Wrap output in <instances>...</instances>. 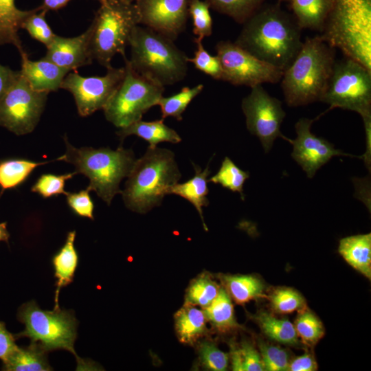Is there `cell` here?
<instances>
[{
  "label": "cell",
  "instance_id": "42",
  "mask_svg": "<svg viewBox=\"0 0 371 371\" xmlns=\"http://www.w3.org/2000/svg\"><path fill=\"white\" fill-rule=\"evenodd\" d=\"M76 172L63 175L43 174L41 175L31 188V191L47 199L60 194H67L65 182L71 179Z\"/></svg>",
  "mask_w": 371,
  "mask_h": 371
},
{
  "label": "cell",
  "instance_id": "43",
  "mask_svg": "<svg viewBox=\"0 0 371 371\" xmlns=\"http://www.w3.org/2000/svg\"><path fill=\"white\" fill-rule=\"evenodd\" d=\"M265 370L287 371L290 361L288 352L279 346L259 340L258 343Z\"/></svg>",
  "mask_w": 371,
  "mask_h": 371
},
{
  "label": "cell",
  "instance_id": "38",
  "mask_svg": "<svg viewBox=\"0 0 371 371\" xmlns=\"http://www.w3.org/2000/svg\"><path fill=\"white\" fill-rule=\"evenodd\" d=\"M196 346L199 363L203 368L212 371H225L227 369L229 354L220 350L213 341L202 339Z\"/></svg>",
  "mask_w": 371,
  "mask_h": 371
},
{
  "label": "cell",
  "instance_id": "19",
  "mask_svg": "<svg viewBox=\"0 0 371 371\" xmlns=\"http://www.w3.org/2000/svg\"><path fill=\"white\" fill-rule=\"evenodd\" d=\"M76 236V232L75 230L68 232L65 244L52 259L54 269V278L56 280L54 308H60L58 297L60 289L70 284L75 276L79 260L78 251L74 245Z\"/></svg>",
  "mask_w": 371,
  "mask_h": 371
},
{
  "label": "cell",
  "instance_id": "29",
  "mask_svg": "<svg viewBox=\"0 0 371 371\" xmlns=\"http://www.w3.org/2000/svg\"><path fill=\"white\" fill-rule=\"evenodd\" d=\"M54 160L36 162L23 158H8L0 160L1 194L6 190L16 188L21 185L38 166Z\"/></svg>",
  "mask_w": 371,
  "mask_h": 371
},
{
  "label": "cell",
  "instance_id": "16",
  "mask_svg": "<svg viewBox=\"0 0 371 371\" xmlns=\"http://www.w3.org/2000/svg\"><path fill=\"white\" fill-rule=\"evenodd\" d=\"M189 0H137L139 24L175 41L186 27Z\"/></svg>",
  "mask_w": 371,
  "mask_h": 371
},
{
  "label": "cell",
  "instance_id": "25",
  "mask_svg": "<svg viewBox=\"0 0 371 371\" xmlns=\"http://www.w3.org/2000/svg\"><path fill=\"white\" fill-rule=\"evenodd\" d=\"M47 352L39 345L19 347L3 361L5 371H49L53 368L47 361Z\"/></svg>",
  "mask_w": 371,
  "mask_h": 371
},
{
  "label": "cell",
  "instance_id": "9",
  "mask_svg": "<svg viewBox=\"0 0 371 371\" xmlns=\"http://www.w3.org/2000/svg\"><path fill=\"white\" fill-rule=\"evenodd\" d=\"M124 60V77L103 109L106 119L118 128L142 120L164 91V86L136 72L126 57Z\"/></svg>",
  "mask_w": 371,
  "mask_h": 371
},
{
  "label": "cell",
  "instance_id": "51",
  "mask_svg": "<svg viewBox=\"0 0 371 371\" xmlns=\"http://www.w3.org/2000/svg\"><path fill=\"white\" fill-rule=\"evenodd\" d=\"M278 2L280 3H282V2H288L289 3L291 0H277Z\"/></svg>",
  "mask_w": 371,
  "mask_h": 371
},
{
  "label": "cell",
  "instance_id": "23",
  "mask_svg": "<svg viewBox=\"0 0 371 371\" xmlns=\"http://www.w3.org/2000/svg\"><path fill=\"white\" fill-rule=\"evenodd\" d=\"M293 16L300 27L322 32L333 0H291Z\"/></svg>",
  "mask_w": 371,
  "mask_h": 371
},
{
  "label": "cell",
  "instance_id": "39",
  "mask_svg": "<svg viewBox=\"0 0 371 371\" xmlns=\"http://www.w3.org/2000/svg\"><path fill=\"white\" fill-rule=\"evenodd\" d=\"M271 306L274 311L289 314L306 308L304 297L291 288H278L269 297Z\"/></svg>",
  "mask_w": 371,
  "mask_h": 371
},
{
  "label": "cell",
  "instance_id": "30",
  "mask_svg": "<svg viewBox=\"0 0 371 371\" xmlns=\"http://www.w3.org/2000/svg\"><path fill=\"white\" fill-rule=\"evenodd\" d=\"M254 319L262 333L271 340L291 346L300 344L294 324L286 319H281L266 312H260Z\"/></svg>",
  "mask_w": 371,
  "mask_h": 371
},
{
  "label": "cell",
  "instance_id": "22",
  "mask_svg": "<svg viewBox=\"0 0 371 371\" xmlns=\"http://www.w3.org/2000/svg\"><path fill=\"white\" fill-rule=\"evenodd\" d=\"M192 165L195 171L194 177L184 183H177L172 186L168 190V194L180 196L192 203L198 211L205 230L207 231L203 219V207L207 206L210 203L207 195L209 193L207 177L210 170L208 166L202 170L199 166L194 163Z\"/></svg>",
  "mask_w": 371,
  "mask_h": 371
},
{
  "label": "cell",
  "instance_id": "35",
  "mask_svg": "<svg viewBox=\"0 0 371 371\" xmlns=\"http://www.w3.org/2000/svg\"><path fill=\"white\" fill-rule=\"evenodd\" d=\"M249 177V172L238 167L229 157H225L221 168L208 181L218 183L234 192H238L244 201L243 186Z\"/></svg>",
  "mask_w": 371,
  "mask_h": 371
},
{
  "label": "cell",
  "instance_id": "47",
  "mask_svg": "<svg viewBox=\"0 0 371 371\" xmlns=\"http://www.w3.org/2000/svg\"><path fill=\"white\" fill-rule=\"evenodd\" d=\"M20 74V71H14L9 67L0 64V99L14 83Z\"/></svg>",
  "mask_w": 371,
  "mask_h": 371
},
{
  "label": "cell",
  "instance_id": "32",
  "mask_svg": "<svg viewBox=\"0 0 371 371\" xmlns=\"http://www.w3.org/2000/svg\"><path fill=\"white\" fill-rule=\"evenodd\" d=\"M229 356L232 370H265L260 352L249 341L244 340L239 344H231Z\"/></svg>",
  "mask_w": 371,
  "mask_h": 371
},
{
  "label": "cell",
  "instance_id": "10",
  "mask_svg": "<svg viewBox=\"0 0 371 371\" xmlns=\"http://www.w3.org/2000/svg\"><path fill=\"white\" fill-rule=\"evenodd\" d=\"M320 102L328 104L330 109L355 111L363 125L371 124V71L346 56L335 61Z\"/></svg>",
  "mask_w": 371,
  "mask_h": 371
},
{
  "label": "cell",
  "instance_id": "20",
  "mask_svg": "<svg viewBox=\"0 0 371 371\" xmlns=\"http://www.w3.org/2000/svg\"><path fill=\"white\" fill-rule=\"evenodd\" d=\"M175 329L179 341L194 346L207 334V319L203 309L184 304L174 315Z\"/></svg>",
  "mask_w": 371,
  "mask_h": 371
},
{
  "label": "cell",
  "instance_id": "49",
  "mask_svg": "<svg viewBox=\"0 0 371 371\" xmlns=\"http://www.w3.org/2000/svg\"><path fill=\"white\" fill-rule=\"evenodd\" d=\"M10 233L7 229V223H0V242L3 241L8 244Z\"/></svg>",
  "mask_w": 371,
  "mask_h": 371
},
{
  "label": "cell",
  "instance_id": "21",
  "mask_svg": "<svg viewBox=\"0 0 371 371\" xmlns=\"http://www.w3.org/2000/svg\"><path fill=\"white\" fill-rule=\"evenodd\" d=\"M338 252L344 260L368 279H371V234L344 237Z\"/></svg>",
  "mask_w": 371,
  "mask_h": 371
},
{
  "label": "cell",
  "instance_id": "24",
  "mask_svg": "<svg viewBox=\"0 0 371 371\" xmlns=\"http://www.w3.org/2000/svg\"><path fill=\"white\" fill-rule=\"evenodd\" d=\"M163 119L151 122L142 120L127 126L119 128L116 134L121 139L129 135H136L149 143V147H156L161 142L177 144L181 142L179 135L172 128L166 126Z\"/></svg>",
  "mask_w": 371,
  "mask_h": 371
},
{
  "label": "cell",
  "instance_id": "5",
  "mask_svg": "<svg viewBox=\"0 0 371 371\" xmlns=\"http://www.w3.org/2000/svg\"><path fill=\"white\" fill-rule=\"evenodd\" d=\"M319 36L371 71V0H333Z\"/></svg>",
  "mask_w": 371,
  "mask_h": 371
},
{
  "label": "cell",
  "instance_id": "34",
  "mask_svg": "<svg viewBox=\"0 0 371 371\" xmlns=\"http://www.w3.org/2000/svg\"><path fill=\"white\" fill-rule=\"evenodd\" d=\"M203 85L199 84L192 88L184 87L181 90L171 96L161 97L157 102L161 108V119L171 116L180 121L182 120V114L188 105L196 97L203 89Z\"/></svg>",
  "mask_w": 371,
  "mask_h": 371
},
{
  "label": "cell",
  "instance_id": "40",
  "mask_svg": "<svg viewBox=\"0 0 371 371\" xmlns=\"http://www.w3.org/2000/svg\"><path fill=\"white\" fill-rule=\"evenodd\" d=\"M210 6L206 1L189 0L188 13L193 21V33L199 39L211 36L212 19L210 12Z\"/></svg>",
  "mask_w": 371,
  "mask_h": 371
},
{
  "label": "cell",
  "instance_id": "1",
  "mask_svg": "<svg viewBox=\"0 0 371 371\" xmlns=\"http://www.w3.org/2000/svg\"><path fill=\"white\" fill-rule=\"evenodd\" d=\"M243 25L234 43L283 72L302 47V29L278 1L264 3Z\"/></svg>",
  "mask_w": 371,
  "mask_h": 371
},
{
  "label": "cell",
  "instance_id": "26",
  "mask_svg": "<svg viewBox=\"0 0 371 371\" xmlns=\"http://www.w3.org/2000/svg\"><path fill=\"white\" fill-rule=\"evenodd\" d=\"M32 10H23L15 5V0H0V46L14 45L19 53L23 49L19 31Z\"/></svg>",
  "mask_w": 371,
  "mask_h": 371
},
{
  "label": "cell",
  "instance_id": "15",
  "mask_svg": "<svg viewBox=\"0 0 371 371\" xmlns=\"http://www.w3.org/2000/svg\"><path fill=\"white\" fill-rule=\"evenodd\" d=\"M315 119L301 118L295 124L297 137L289 142L293 145L291 157L306 172L308 178L334 156L354 155L336 149L334 145L323 137H317L311 131Z\"/></svg>",
  "mask_w": 371,
  "mask_h": 371
},
{
  "label": "cell",
  "instance_id": "13",
  "mask_svg": "<svg viewBox=\"0 0 371 371\" xmlns=\"http://www.w3.org/2000/svg\"><path fill=\"white\" fill-rule=\"evenodd\" d=\"M241 108L247 130L260 139L265 153L271 150L278 137L289 142L280 131L286 116L282 102L270 95L262 85L251 87L250 93L242 100Z\"/></svg>",
  "mask_w": 371,
  "mask_h": 371
},
{
  "label": "cell",
  "instance_id": "12",
  "mask_svg": "<svg viewBox=\"0 0 371 371\" xmlns=\"http://www.w3.org/2000/svg\"><path fill=\"white\" fill-rule=\"evenodd\" d=\"M223 70L222 80L236 86L254 87L263 83H277L283 71L258 58L234 42L220 41L216 45Z\"/></svg>",
  "mask_w": 371,
  "mask_h": 371
},
{
  "label": "cell",
  "instance_id": "27",
  "mask_svg": "<svg viewBox=\"0 0 371 371\" xmlns=\"http://www.w3.org/2000/svg\"><path fill=\"white\" fill-rule=\"evenodd\" d=\"M221 282L230 297L238 304L265 297V284L251 275H221Z\"/></svg>",
  "mask_w": 371,
  "mask_h": 371
},
{
  "label": "cell",
  "instance_id": "45",
  "mask_svg": "<svg viewBox=\"0 0 371 371\" xmlns=\"http://www.w3.org/2000/svg\"><path fill=\"white\" fill-rule=\"evenodd\" d=\"M15 335L10 333L3 322L0 321V359L5 360L17 348Z\"/></svg>",
  "mask_w": 371,
  "mask_h": 371
},
{
  "label": "cell",
  "instance_id": "18",
  "mask_svg": "<svg viewBox=\"0 0 371 371\" xmlns=\"http://www.w3.org/2000/svg\"><path fill=\"white\" fill-rule=\"evenodd\" d=\"M21 73L30 87L38 91H56L70 72L43 57L38 60L29 58L25 50L20 52Z\"/></svg>",
  "mask_w": 371,
  "mask_h": 371
},
{
  "label": "cell",
  "instance_id": "50",
  "mask_svg": "<svg viewBox=\"0 0 371 371\" xmlns=\"http://www.w3.org/2000/svg\"><path fill=\"white\" fill-rule=\"evenodd\" d=\"M122 1L126 3H135L137 0H122Z\"/></svg>",
  "mask_w": 371,
  "mask_h": 371
},
{
  "label": "cell",
  "instance_id": "36",
  "mask_svg": "<svg viewBox=\"0 0 371 371\" xmlns=\"http://www.w3.org/2000/svg\"><path fill=\"white\" fill-rule=\"evenodd\" d=\"M47 12L42 5L32 9L21 26L31 37L43 43L46 47L52 43L56 35L46 21Z\"/></svg>",
  "mask_w": 371,
  "mask_h": 371
},
{
  "label": "cell",
  "instance_id": "28",
  "mask_svg": "<svg viewBox=\"0 0 371 371\" xmlns=\"http://www.w3.org/2000/svg\"><path fill=\"white\" fill-rule=\"evenodd\" d=\"M203 311L207 322L217 332L226 333L240 327L234 316L232 298L223 287H221L216 297Z\"/></svg>",
  "mask_w": 371,
  "mask_h": 371
},
{
  "label": "cell",
  "instance_id": "4",
  "mask_svg": "<svg viewBox=\"0 0 371 371\" xmlns=\"http://www.w3.org/2000/svg\"><path fill=\"white\" fill-rule=\"evenodd\" d=\"M66 152L58 158L74 166L76 172L87 177L89 184L87 188L94 191L107 205L113 197L121 194L120 184L129 175L136 160L131 149L122 146L113 150L110 148H76L64 137Z\"/></svg>",
  "mask_w": 371,
  "mask_h": 371
},
{
  "label": "cell",
  "instance_id": "33",
  "mask_svg": "<svg viewBox=\"0 0 371 371\" xmlns=\"http://www.w3.org/2000/svg\"><path fill=\"white\" fill-rule=\"evenodd\" d=\"M210 8L243 24L267 0H205Z\"/></svg>",
  "mask_w": 371,
  "mask_h": 371
},
{
  "label": "cell",
  "instance_id": "17",
  "mask_svg": "<svg viewBox=\"0 0 371 371\" xmlns=\"http://www.w3.org/2000/svg\"><path fill=\"white\" fill-rule=\"evenodd\" d=\"M91 27L75 37L56 35L47 47L45 58L69 71L91 64L93 59L89 48Z\"/></svg>",
  "mask_w": 371,
  "mask_h": 371
},
{
  "label": "cell",
  "instance_id": "7",
  "mask_svg": "<svg viewBox=\"0 0 371 371\" xmlns=\"http://www.w3.org/2000/svg\"><path fill=\"white\" fill-rule=\"evenodd\" d=\"M139 25L135 3L109 0L100 3L89 26V48L93 60L108 69L114 56L126 58L125 49L133 28Z\"/></svg>",
  "mask_w": 371,
  "mask_h": 371
},
{
  "label": "cell",
  "instance_id": "3",
  "mask_svg": "<svg viewBox=\"0 0 371 371\" xmlns=\"http://www.w3.org/2000/svg\"><path fill=\"white\" fill-rule=\"evenodd\" d=\"M181 177L172 151L148 146L135 160L122 190L126 207L139 214L148 212L160 205L168 189Z\"/></svg>",
  "mask_w": 371,
  "mask_h": 371
},
{
  "label": "cell",
  "instance_id": "44",
  "mask_svg": "<svg viewBox=\"0 0 371 371\" xmlns=\"http://www.w3.org/2000/svg\"><path fill=\"white\" fill-rule=\"evenodd\" d=\"M89 190H80L78 192H67V205L76 215L93 220L94 204L90 196Z\"/></svg>",
  "mask_w": 371,
  "mask_h": 371
},
{
  "label": "cell",
  "instance_id": "2",
  "mask_svg": "<svg viewBox=\"0 0 371 371\" xmlns=\"http://www.w3.org/2000/svg\"><path fill=\"white\" fill-rule=\"evenodd\" d=\"M335 61V48L319 35L306 38L280 80L286 104L293 107L320 101Z\"/></svg>",
  "mask_w": 371,
  "mask_h": 371
},
{
  "label": "cell",
  "instance_id": "11",
  "mask_svg": "<svg viewBox=\"0 0 371 371\" xmlns=\"http://www.w3.org/2000/svg\"><path fill=\"white\" fill-rule=\"evenodd\" d=\"M48 93L33 89L20 71L0 99V126L16 135L32 132L44 111Z\"/></svg>",
  "mask_w": 371,
  "mask_h": 371
},
{
  "label": "cell",
  "instance_id": "41",
  "mask_svg": "<svg viewBox=\"0 0 371 371\" xmlns=\"http://www.w3.org/2000/svg\"><path fill=\"white\" fill-rule=\"evenodd\" d=\"M201 39L195 38L196 45L193 58H188V62L194 65L198 70L209 75L215 80H222L223 70L218 56L211 55L203 47Z\"/></svg>",
  "mask_w": 371,
  "mask_h": 371
},
{
  "label": "cell",
  "instance_id": "52",
  "mask_svg": "<svg viewBox=\"0 0 371 371\" xmlns=\"http://www.w3.org/2000/svg\"><path fill=\"white\" fill-rule=\"evenodd\" d=\"M98 1L100 2V3H102V2H104V1H109V0H98Z\"/></svg>",
  "mask_w": 371,
  "mask_h": 371
},
{
  "label": "cell",
  "instance_id": "14",
  "mask_svg": "<svg viewBox=\"0 0 371 371\" xmlns=\"http://www.w3.org/2000/svg\"><path fill=\"white\" fill-rule=\"evenodd\" d=\"M105 75L84 77L76 71L69 72L60 88L69 91L75 100L78 114L87 117L103 109L124 75V67H111Z\"/></svg>",
  "mask_w": 371,
  "mask_h": 371
},
{
  "label": "cell",
  "instance_id": "6",
  "mask_svg": "<svg viewBox=\"0 0 371 371\" xmlns=\"http://www.w3.org/2000/svg\"><path fill=\"white\" fill-rule=\"evenodd\" d=\"M174 41L147 27L135 26L130 36L129 63L138 74L159 84L181 81L188 71V56Z\"/></svg>",
  "mask_w": 371,
  "mask_h": 371
},
{
  "label": "cell",
  "instance_id": "48",
  "mask_svg": "<svg viewBox=\"0 0 371 371\" xmlns=\"http://www.w3.org/2000/svg\"><path fill=\"white\" fill-rule=\"evenodd\" d=\"M43 4L41 5L43 8L49 10L56 11L58 10L65 6L71 1V0H42Z\"/></svg>",
  "mask_w": 371,
  "mask_h": 371
},
{
  "label": "cell",
  "instance_id": "31",
  "mask_svg": "<svg viewBox=\"0 0 371 371\" xmlns=\"http://www.w3.org/2000/svg\"><path fill=\"white\" fill-rule=\"evenodd\" d=\"M221 287L210 273L203 272L190 281L186 291L184 304L203 309L216 297Z\"/></svg>",
  "mask_w": 371,
  "mask_h": 371
},
{
  "label": "cell",
  "instance_id": "8",
  "mask_svg": "<svg viewBox=\"0 0 371 371\" xmlns=\"http://www.w3.org/2000/svg\"><path fill=\"white\" fill-rule=\"evenodd\" d=\"M17 319L25 328L14 335L16 339L27 337L31 343L37 344L47 352L68 350L76 356L77 368L90 366L81 359L74 350L78 322L73 311L60 308L53 311L43 310L35 301L31 300L19 308Z\"/></svg>",
  "mask_w": 371,
  "mask_h": 371
},
{
  "label": "cell",
  "instance_id": "37",
  "mask_svg": "<svg viewBox=\"0 0 371 371\" xmlns=\"http://www.w3.org/2000/svg\"><path fill=\"white\" fill-rule=\"evenodd\" d=\"M293 324L298 337L308 346L316 344L325 334L320 319L306 308L300 311Z\"/></svg>",
  "mask_w": 371,
  "mask_h": 371
},
{
  "label": "cell",
  "instance_id": "46",
  "mask_svg": "<svg viewBox=\"0 0 371 371\" xmlns=\"http://www.w3.org/2000/svg\"><path fill=\"white\" fill-rule=\"evenodd\" d=\"M318 368L314 356L308 352L298 356L289 361V371H315Z\"/></svg>",
  "mask_w": 371,
  "mask_h": 371
}]
</instances>
